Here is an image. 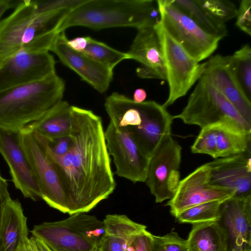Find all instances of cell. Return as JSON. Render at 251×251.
Returning <instances> with one entry per match:
<instances>
[{
    "instance_id": "obj_12",
    "label": "cell",
    "mask_w": 251,
    "mask_h": 251,
    "mask_svg": "<svg viewBox=\"0 0 251 251\" xmlns=\"http://www.w3.org/2000/svg\"><path fill=\"white\" fill-rule=\"evenodd\" d=\"M107 149L113 159L116 174L134 183L145 182L150 158L126 132L109 122L104 130Z\"/></svg>"
},
{
    "instance_id": "obj_41",
    "label": "cell",
    "mask_w": 251,
    "mask_h": 251,
    "mask_svg": "<svg viewBox=\"0 0 251 251\" xmlns=\"http://www.w3.org/2000/svg\"><path fill=\"white\" fill-rule=\"evenodd\" d=\"M146 98V91L143 88H138L134 91L132 100L136 103H141L145 101Z\"/></svg>"
},
{
    "instance_id": "obj_38",
    "label": "cell",
    "mask_w": 251,
    "mask_h": 251,
    "mask_svg": "<svg viewBox=\"0 0 251 251\" xmlns=\"http://www.w3.org/2000/svg\"><path fill=\"white\" fill-rule=\"evenodd\" d=\"M68 45L74 50L81 52L87 46V36L76 37L72 40H68Z\"/></svg>"
},
{
    "instance_id": "obj_36",
    "label": "cell",
    "mask_w": 251,
    "mask_h": 251,
    "mask_svg": "<svg viewBox=\"0 0 251 251\" xmlns=\"http://www.w3.org/2000/svg\"><path fill=\"white\" fill-rule=\"evenodd\" d=\"M128 251H154L152 234L146 229L141 231L133 239Z\"/></svg>"
},
{
    "instance_id": "obj_7",
    "label": "cell",
    "mask_w": 251,
    "mask_h": 251,
    "mask_svg": "<svg viewBox=\"0 0 251 251\" xmlns=\"http://www.w3.org/2000/svg\"><path fill=\"white\" fill-rule=\"evenodd\" d=\"M19 135L37 180L41 199L50 206L68 213L65 190L54 165L47 154L43 138L27 126L19 131Z\"/></svg>"
},
{
    "instance_id": "obj_2",
    "label": "cell",
    "mask_w": 251,
    "mask_h": 251,
    "mask_svg": "<svg viewBox=\"0 0 251 251\" xmlns=\"http://www.w3.org/2000/svg\"><path fill=\"white\" fill-rule=\"evenodd\" d=\"M71 10L37 13L34 0H22L9 16L0 21V66L22 50L49 51L57 29Z\"/></svg>"
},
{
    "instance_id": "obj_40",
    "label": "cell",
    "mask_w": 251,
    "mask_h": 251,
    "mask_svg": "<svg viewBox=\"0 0 251 251\" xmlns=\"http://www.w3.org/2000/svg\"><path fill=\"white\" fill-rule=\"evenodd\" d=\"M18 251H38L34 237L27 239Z\"/></svg>"
},
{
    "instance_id": "obj_35",
    "label": "cell",
    "mask_w": 251,
    "mask_h": 251,
    "mask_svg": "<svg viewBox=\"0 0 251 251\" xmlns=\"http://www.w3.org/2000/svg\"><path fill=\"white\" fill-rule=\"evenodd\" d=\"M251 0H241L238 9L236 26L249 36L251 35Z\"/></svg>"
},
{
    "instance_id": "obj_16",
    "label": "cell",
    "mask_w": 251,
    "mask_h": 251,
    "mask_svg": "<svg viewBox=\"0 0 251 251\" xmlns=\"http://www.w3.org/2000/svg\"><path fill=\"white\" fill-rule=\"evenodd\" d=\"M65 31L58 33L50 50L60 61L100 93L105 92L113 78V70L68 45Z\"/></svg>"
},
{
    "instance_id": "obj_27",
    "label": "cell",
    "mask_w": 251,
    "mask_h": 251,
    "mask_svg": "<svg viewBox=\"0 0 251 251\" xmlns=\"http://www.w3.org/2000/svg\"><path fill=\"white\" fill-rule=\"evenodd\" d=\"M224 201H213L202 203L181 212L175 217L180 223L192 225L218 222L221 219V207Z\"/></svg>"
},
{
    "instance_id": "obj_26",
    "label": "cell",
    "mask_w": 251,
    "mask_h": 251,
    "mask_svg": "<svg viewBox=\"0 0 251 251\" xmlns=\"http://www.w3.org/2000/svg\"><path fill=\"white\" fill-rule=\"evenodd\" d=\"M170 1L206 32L218 36L221 39L227 35L226 25H220L214 22L196 0H170Z\"/></svg>"
},
{
    "instance_id": "obj_11",
    "label": "cell",
    "mask_w": 251,
    "mask_h": 251,
    "mask_svg": "<svg viewBox=\"0 0 251 251\" xmlns=\"http://www.w3.org/2000/svg\"><path fill=\"white\" fill-rule=\"evenodd\" d=\"M55 65L49 51H19L0 66V91L42 79L55 73Z\"/></svg>"
},
{
    "instance_id": "obj_29",
    "label": "cell",
    "mask_w": 251,
    "mask_h": 251,
    "mask_svg": "<svg viewBox=\"0 0 251 251\" xmlns=\"http://www.w3.org/2000/svg\"><path fill=\"white\" fill-rule=\"evenodd\" d=\"M235 75L243 91L251 100V49L245 44L231 55Z\"/></svg>"
},
{
    "instance_id": "obj_10",
    "label": "cell",
    "mask_w": 251,
    "mask_h": 251,
    "mask_svg": "<svg viewBox=\"0 0 251 251\" xmlns=\"http://www.w3.org/2000/svg\"><path fill=\"white\" fill-rule=\"evenodd\" d=\"M182 148L169 135L165 138L150 158L146 182L156 203L170 200L179 182Z\"/></svg>"
},
{
    "instance_id": "obj_15",
    "label": "cell",
    "mask_w": 251,
    "mask_h": 251,
    "mask_svg": "<svg viewBox=\"0 0 251 251\" xmlns=\"http://www.w3.org/2000/svg\"><path fill=\"white\" fill-rule=\"evenodd\" d=\"M203 65L200 77L221 93L251 125V100L244 94L235 75L231 55L212 56Z\"/></svg>"
},
{
    "instance_id": "obj_18",
    "label": "cell",
    "mask_w": 251,
    "mask_h": 251,
    "mask_svg": "<svg viewBox=\"0 0 251 251\" xmlns=\"http://www.w3.org/2000/svg\"><path fill=\"white\" fill-rule=\"evenodd\" d=\"M129 59L140 63L136 69L142 78L166 80V71L161 40L155 26L138 29L137 34L126 52Z\"/></svg>"
},
{
    "instance_id": "obj_34",
    "label": "cell",
    "mask_w": 251,
    "mask_h": 251,
    "mask_svg": "<svg viewBox=\"0 0 251 251\" xmlns=\"http://www.w3.org/2000/svg\"><path fill=\"white\" fill-rule=\"evenodd\" d=\"M43 138L48 151L56 156L60 157L66 154L72 145L73 141L70 134L52 140Z\"/></svg>"
},
{
    "instance_id": "obj_4",
    "label": "cell",
    "mask_w": 251,
    "mask_h": 251,
    "mask_svg": "<svg viewBox=\"0 0 251 251\" xmlns=\"http://www.w3.org/2000/svg\"><path fill=\"white\" fill-rule=\"evenodd\" d=\"M65 82L56 73L0 91V128L19 131L62 100Z\"/></svg>"
},
{
    "instance_id": "obj_39",
    "label": "cell",
    "mask_w": 251,
    "mask_h": 251,
    "mask_svg": "<svg viewBox=\"0 0 251 251\" xmlns=\"http://www.w3.org/2000/svg\"><path fill=\"white\" fill-rule=\"evenodd\" d=\"M21 0H0V19L8 9L16 7Z\"/></svg>"
},
{
    "instance_id": "obj_8",
    "label": "cell",
    "mask_w": 251,
    "mask_h": 251,
    "mask_svg": "<svg viewBox=\"0 0 251 251\" xmlns=\"http://www.w3.org/2000/svg\"><path fill=\"white\" fill-rule=\"evenodd\" d=\"M157 2L161 25L196 60L199 62L207 58L217 49L221 38L205 31L170 0Z\"/></svg>"
},
{
    "instance_id": "obj_20",
    "label": "cell",
    "mask_w": 251,
    "mask_h": 251,
    "mask_svg": "<svg viewBox=\"0 0 251 251\" xmlns=\"http://www.w3.org/2000/svg\"><path fill=\"white\" fill-rule=\"evenodd\" d=\"M144 119L142 126L132 138L150 158L162 140L171 135L174 119L166 108L153 100L145 101Z\"/></svg>"
},
{
    "instance_id": "obj_13",
    "label": "cell",
    "mask_w": 251,
    "mask_h": 251,
    "mask_svg": "<svg viewBox=\"0 0 251 251\" xmlns=\"http://www.w3.org/2000/svg\"><path fill=\"white\" fill-rule=\"evenodd\" d=\"M234 196L232 191L210 183L209 168L205 164L180 180L174 196L167 205L175 217L194 206L210 201H225Z\"/></svg>"
},
{
    "instance_id": "obj_33",
    "label": "cell",
    "mask_w": 251,
    "mask_h": 251,
    "mask_svg": "<svg viewBox=\"0 0 251 251\" xmlns=\"http://www.w3.org/2000/svg\"><path fill=\"white\" fill-rule=\"evenodd\" d=\"M37 13L44 14L64 9L72 10L87 0H34Z\"/></svg>"
},
{
    "instance_id": "obj_14",
    "label": "cell",
    "mask_w": 251,
    "mask_h": 251,
    "mask_svg": "<svg viewBox=\"0 0 251 251\" xmlns=\"http://www.w3.org/2000/svg\"><path fill=\"white\" fill-rule=\"evenodd\" d=\"M0 154L9 167L15 187L25 198L34 201L41 199L35 174L20 143L19 131L0 128Z\"/></svg>"
},
{
    "instance_id": "obj_5",
    "label": "cell",
    "mask_w": 251,
    "mask_h": 251,
    "mask_svg": "<svg viewBox=\"0 0 251 251\" xmlns=\"http://www.w3.org/2000/svg\"><path fill=\"white\" fill-rule=\"evenodd\" d=\"M30 232L52 251H98L105 228L103 221L95 216L78 213L36 225Z\"/></svg>"
},
{
    "instance_id": "obj_9",
    "label": "cell",
    "mask_w": 251,
    "mask_h": 251,
    "mask_svg": "<svg viewBox=\"0 0 251 251\" xmlns=\"http://www.w3.org/2000/svg\"><path fill=\"white\" fill-rule=\"evenodd\" d=\"M163 50L169 85V95L162 104L165 108L184 96L203 72L200 64L190 55L165 30L161 23L155 26Z\"/></svg>"
},
{
    "instance_id": "obj_3",
    "label": "cell",
    "mask_w": 251,
    "mask_h": 251,
    "mask_svg": "<svg viewBox=\"0 0 251 251\" xmlns=\"http://www.w3.org/2000/svg\"><path fill=\"white\" fill-rule=\"evenodd\" d=\"M160 22L157 0H87L65 16L57 32L75 26L94 29L114 27L138 29L155 26Z\"/></svg>"
},
{
    "instance_id": "obj_23",
    "label": "cell",
    "mask_w": 251,
    "mask_h": 251,
    "mask_svg": "<svg viewBox=\"0 0 251 251\" xmlns=\"http://www.w3.org/2000/svg\"><path fill=\"white\" fill-rule=\"evenodd\" d=\"M72 108L67 101L62 100L27 126L48 140L69 135L73 122Z\"/></svg>"
},
{
    "instance_id": "obj_19",
    "label": "cell",
    "mask_w": 251,
    "mask_h": 251,
    "mask_svg": "<svg viewBox=\"0 0 251 251\" xmlns=\"http://www.w3.org/2000/svg\"><path fill=\"white\" fill-rule=\"evenodd\" d=\"M219 221L228 237L229 250L251 251V195L225 201Z\"/></svg>"
},
{
    "instance_id": "obj_1",
    "label": "cell",
    "mask_w": 251,
    "mask_h": 251,
    "mask_svg": "<svg viewBox=\"0 0 251 251\" xmlns=\"http://www.w3.org/2000/svg\"><path fill=\"white\" fill-rule=\"evenodd\" d=\"M72 145L62 156L47 150L65 190L70 215L87 213L114 192L116 183L102 120L92 111L73 105Z\"/></svg>"
},
{
    "instance_id": "obj_43",
    "label": "cell",
    "mask_w": 251,
    "mask_h": 251,
    "mask_svg": "<svg viewBox=\"0 0 251 251\" xmlns=\"http://www.w3.org/2000/svg\"><path fill=\"white\" fill-rule=\"evenodd\" d=\"M229 251H235L234 250H230Z\"/></svg>"
},
{
    "instance_id": "obj_6",
    "label": "cell",
    "mask_w": 251,
    "mask_h": 251,
    "mask_svg": "<svg viewBox=\"0 0 251 251\" xmlns=\"http://www.w3.org/2000/svg\"><path fill=\"white\" fill-rule=\"evenodd\" d=\"M173 118L179 119L186 124L197 125L201 128L224 124L251 134V125L221 93L201 77L182 112Z\"/></svg>"
},
{
    "instance_id": "obj_22",
    "label": "cell",
    "mask_w": 251,
    "mask_h": 251,
    "mask_svg": "<svg viewBox=\"0 0 251 251\" xmlns=\"http://www.w3.org/2000/svg\"><path fill=\"white\" fill-rule=\"evenodd\" d=\"M103 222L105 234L98 251H128L134 237L146 229V226L133 222L125 215L108 214Z\"/></svg>"
},
{
    "instance_id": "obj_24",
    "label": "cell",
    "mask_w": 251,
    "mask_h": 251,
    "mask_svg": "<svg viewBox=\"0 0 251 251\" xmlns=\"http://www.w3.org/2000/svg\"><path fill=\"white\" fill-rule=\"evenodd\" d=\"M186 240L189 251H229L227 232L219 221L193 224Z\"/></svg>"
},
{
    "instance_id": "obj_31",
    "label": "cell",
    "mask_w": 251,
    "mask_h": 251,
    "mask_svg": "<svg viewBox=\"0 0 251 251\" xmlns=\"http://www.w3.org/2000/svg\"><path fill=\"white\" fill-rule=\"evenodd\" d=\"M191 150L194 153L206 154L216 159L217 129L215 125L201 128Z\"/></svg>"
},
{
    "instance_id": "obj_17",
    "label": "cell",
    "mask_w": 251,
    "mask_h": 251,
    "mask_svg": "<svg viewBox=\"0 0 251 251\" xmlns=\"http://www.w3.org/2000/svg\"><path fill=\"white\" fill-rule=\"evenodd\" d=\"M251 149L237 155L206 163L212 185L228 189L235 196L251 195Z\"/></svg>"
},
{
    "instance_id": "obj_32",
    "label": "cell",
    "mask_w": 251,
    "mask_h": 251,
    "mask_svg": "<svg viewBox=\"0 0 251 251\" xmlns=\"http://www.w3.org/2000/svg\"><path fill=\"white\" fill-rule=\"evenodd\" d=\"M154 251H189L186 240L176 232L163 236L152 234Z\"/></svg>"
},
{
    "instance_id": "obj_25",
    "label": "cell",
    "mask_w": 251,
    "mask_h": 251,
    "mask_svg": "<svg viewBox=\"0 0 251 251\" xmlns=\"http://www.w3.org/2000/svg\"><path fill=\"white\" fill-rule=\"evenodd\" d=\"M217 129L216 159L243 153L251 149V134H246L224 124Z\"/></svg>"
},
{
    "instance_id": "obj_37",
    "label": "cell",
    "mask_w": 251,
    "mask_h": 251,
    "mask_svg": "<svg viewBox=\"0 0 251 251\" xmlns=\"http://www.w3.org/2000/svg\"><path fill=\"white\" fill-rule=\"evenodd\" d=\"M8 184L0 171V222L1 214L7 202L11 199L8 191Z\"/></svg>"
},
{
    "instance_id": "obj_21",
    "label": "cell",
    "mask_w": 251,
    "mask_h": 251,
    "mask_svg": "<svg viewBox=\"0 0 251 251\" xmlns=\"http://www.w3.org/2000/svg\"><path fill=\"white\" fill-rule=\"evenodd\" d=\"M27 218L21 203L11 199L4 207L0 222V251H18L28 238Z\"/></svg>"
},
{
    "instance_id": "obj_42",
    "label": "cell",
    "mask_w": 251,
    "mask_h": 251,
    "mask_svg": "<svg viewBox=\"0 0 251 251\" xmlns=\"http://www.w3.org/2000/svg\"><path fill=\"white\" fill-rule=\"evenodd\" d=\"M34 238L38 251H52L42 240L35 237Z\"/></svg>"
},
{
    "instance_id": "obj_28",
    "label": "cell",
    "mask_w": 251,
    "mask_h": 251,
    "mask_svg": "<svg viewBox=\"0 0 251 251\" xmlns=\"http://www.w3.org/2000/svg\"><path fill=\"white\" fill-rule=\"evenodd\" d=\"M87 46L81 52L112 70L123 60L129 59L126 52L116 50L105 43L89 36H87Z\"/></svg>"
},
{
    "instance_id": "obj_30",
    "label": "cell",
    "mask_w": 251,
    "mask_h": 251,
    "mask_svg": "<svg viewBox=\"0 0 251 251\" xmlns=\"http://www.w3.org/2000/svg\"><path fill=\"white\" fill-rule=\"evenodd\" d=\"M207 15L216 24L226 26V23L236 17L238 8L229 0H196Z\"/></svg>"
}]
</instances>
